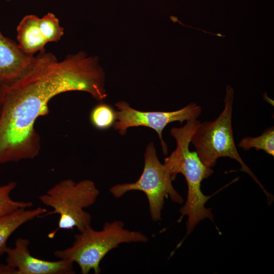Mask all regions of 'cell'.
<instances>
[{"label": "cell", "mask_w": 274, "mask_h": 274, "mask_svg": "<svg viewBox=\"0 0 274 274\" xmlns=\"http://www.w3.org/2000/svg\"><path fill=\"white\" fill-rule=\"evenodd\" d=\"M16 185L15 182H10L0 186V217L19 209H27L32 206L31 201H16L11 197L10 194Z\"/></svg>", "instance_id": "obj_14"}, {"label": "cell", "mask_w": 274, "mask_h": 274, "mask_svg": "<svg viewBox=\"0 0 274 274\" xmlns=\"http://www.w3.org/2000/svg\"><path fill=\"white\" fill-rule=\"evenodd\" d=\"M36 56L23 52L17 43L5 37L0 30V85L10 84L26 73Z\"/></svg>", "instance_id": "obj_9"}, {"label": "cell", "mask_w": 274, "mask_h": 274, "mask_svg": "<svg viewBox=\"0 0 274 274\" xmlns=\"http://www.w3.org/2000/svg\"><path fill=\"white\" fill-rule=\"evenodd\" d=\"M90 119L93 126L97 129H107L116 121V112L110 105L101 102L91 110Z\"/></svg>", "instance_id": "obj_13"}, {"label": "cell", "mask_w": 274, "mask_h": 274, "mask_svg": "<svg viewBox=\"0 0 274 274\" xmlns=\"http://www.w3.org/2000/svg\"><path fill=\"white\" fill-rule=\"evenodd\" d=\"M2 108H3V95H2L1 86L0 85V116L1 115Z\"/></svg>", "instance_id": "obj_16"}, {"label": "cell", "mask_w": 274, "mask_h": 274, "mask_svg": "<svg viewBox=\"0 0 274 274\" xmlns=\"http://www.w3.org/2000/svg\"><path fill=\"white\" fill-rule=\"evenodd\" d=\"M40 18L35 15L24 16L17 27V44L25 54L33 56L39 51H45L48 43L40 26Z\"/></svg>", "instance_id": "obj_10"}, {"label": "cell", "mask_w": 274, "mask_h": 274, "mask_svg": "<svg viewBox=\"0 0 274 274\" xmlns=\"http://www.w3.org/2000/svg\"><path fill=\"white\" fill-rule=\"evenodd\" d=\"M32 67L14 82L1 85L0 164L36 157L40 137L35 125L48 114V103L56 95L84 91L98 101L108 94L105 75L97 56L83 51L58 61L52 53L40 52Z\"/></svg>", "instance_id": "obj_1"}, {"label": "cell", "mask_w": 274, "mask_h": 274, "mask_svg": "<svg viewBox=\"0 0 274 274\" xmlns=\"http://www.w3.org/2000/svg\"><path fill=\"white\" fill-rule=\"evenodd\" d=\"M40 26L47 42H58L64 34V29L60 25L58 19L52 13L49 12L40 18Z\"/></svg>", "instance_id": "obj_15"}, {"label": "cell", "mask_w": 274, "mask_h": 274, "mask_svg": "<svg viewBox=\"0 0 274 274\" xmlns=\"http://www.w3.org/2000/svg\"><path fill=\"white\" fill-rule=\"evenodd\" d=\"M99 195V190L90 180L78 182L70 179L63 180L39 197L43 204L53 209L41 217L58 214L57 229L76 227L81 232L90 225L92 220L90 214L84 209L93 205Z\"/></svg>", "instance_id": "obj_5"}, {"label": "cell", "mask_w": 274, "mask_h": 274, "mask_svg": "<svg viewBox=\"0 0 274 274\" xmlns=\"http://www.w3.org/2000/svg\"><path fill=\"white\" fill-rule=\"evenodd\" d=\"M5 1H7V2H10V1H12V0H5Z\"/></svg>", "instance_id": "obj_17"}, {"label": "cell", "mask_w": 274, "mask_h": 274, "mask_svg": "<svg viewBox=\"0 0 274 274\" xmlns=\"http://www.w3.org/2000/svg\"><path fill=\"white\" fill-rule=\"evenodd\" d=\"M71 247L54 251V256L59 259L76 263L82 274L93 270L100 273V263L111 250L119 245L130 243H146L149 238L138 231L125 228L123 222L114 220L106 222L100 230H94L91 225L74 236Z\"/></svg>", "instance_id": "obj_3"}, {"label": "cell", "mask_w": 274, "mask_h": 274, "mask_svg": "<svg viewBox=\"0 0 274 274\" xmlns=\"http://www.w3.org/2000/svg\"><path fill=\"white\" fill-rule=\"evenodd\" d=\"M238 146L245 150L251 148L262 150L268 154L274 156V128H267L262 133L256 137L246 136L239 142Z\"/></svg>", "instance_id": "obj_12"}, {"label": "cell", "mask_w": 274, "mask_h": 274, "mask_svg": "<svg viewBox=\"0 0 274 274\" xmlns=\"http://www.w3.org/2000/svg\"><path fill=\"white\" fill-rule=\"evenodd\" d=\"M200 123L197 119L190 120L181 127L171 129L170 132L176 141L177 147L164 161L173 180L177 174H182L187 182V200L180 210L181 217L178 220L187 217V235L201 220L208 218L213 221L211 209L205 208L206 203L212 195L203 194L200 187L203 180L209 177L214 172L202 162L195 151L189 149L192 137Z\"/></svg>", "instance_id": "obj_2"}, {"label": "cell", "mask_w": 274, "mask_h": 274, "mask_svg": "<svg viewBox=\"0 0 274 274\" xmlns=\"http://www.w3.org/2000/svg\"><path fill=\"white\" fill-rule=\"evenodd\" d=\"M117 109L116 121L114 128L121 135H125L127 130L132 127L145 126L154 130L160 139L163 153L166 155L167 147L162 138L165 127L170 123L196 119L200 115L202 109L195 103H191L185 107L175 111L144 112L131 108L129 104L120 101L115 104Z\"/></svg>", "instance_id": "obj_7"}, {"label": "cell", "mask_w": 274, "mask_h": 274, "mask_svg": "<svg viewBox=\"0 0 274 274\" xmlns=\"http://www.w3.org/2000/svg\"><path fill=\"white\" fill-rule=\"evenodd\" d=\"M45 208L19 209L0 217V255L6 252L7 242L11 234L20 226L47 213Z\"/></svg>", "instance_id": "obj_11"}, {"label": "cell", "mask_w": 274, "mask_h": 274, "mask_svg": "<svg viewBox=\"0 0 274 274\" xmlns=\"http://www.w3.org/2000/svg\"><path fill=\"white\" fill-rule=\"evenodd\" d=\"M233 104V89L228 86L224 99V110L215 120L200 122L192 137L191 143L200 160L209 168L213 167L218 159L222 157L237 161L241 165V170L248 174L260 186L266 194L268 202L270 203L272 196L245 164L237 150L232 126Z\"/></svg>", "instance_id": "obj_4"}, {"label": "cell", "mask_w": 274, "mask_h": 274, "mask_svg": "<svg viewBox=\"0 0 274 274\" xmlns=\"http://www.w3.org/2000/svg\"><path fill=\"white\" fill-rule=\"evenodd\" d=\"M29 241L18 238L13 248L7 247V265L11 274H74L72 262L59 259L48 261L32 256L28 249Z\"/></svg>", "instance_id": "obj_8"}, {"label": "cell", "mask_w": 274, "mask_h": 274, "mask_svg": "<svg viewBox=\"0 0 274 274\" xmlns=\"http://www.w3.org/2000/svg\"><path fill=\"white\" fill-rule=\"evenodd\" d=\"M172 181L168 169L157 157L154 144L151 142L146 149L144 168L139 179L134 182L116 184L110 188V192L116 198L131 191L143 192L147 197L150 216L153 221H158L161 220L165 198L169 196L176 203L183 202Z\"/></svg>", "instance_id": "obj_6"}]
</instances>
